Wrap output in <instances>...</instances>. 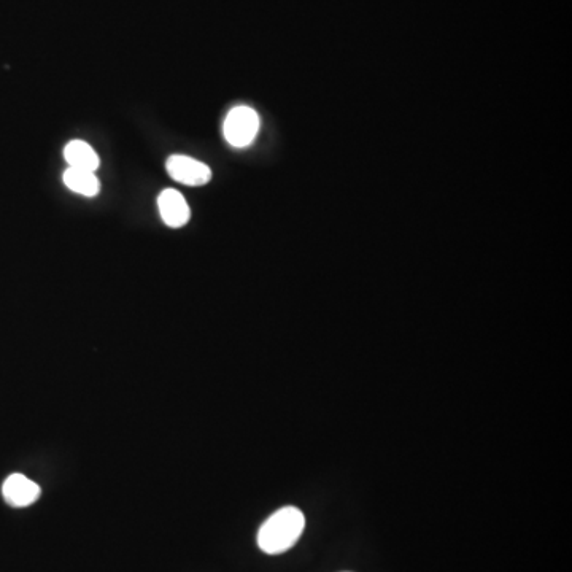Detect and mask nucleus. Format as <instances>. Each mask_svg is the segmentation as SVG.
<instances>
[{"label":"nucleus","mask_w":572,"mask_h":572,"mask_svg":"<svg viewBox=\"0 0 572 572\" xmlns=\"http://www.w3.org/2000/svg\"><path fill=\"white\" fill-rule=\"evenodd\" d=\"M306 528V517L298 507H282L267 518L259 528V549L269 555H280L290 550Z\"/></svg>","instance_id":"obj_1"},{"label":"nucleus","mask_w":572,"mask_h":572,"mask_svg":"<svg viewBox=\"0 0 572 572\" xmlns=\"http://www.w3.org/2000/svg\"><path fill=\"white\" fill-rule=\"evenodd\" d=\"M259 131V116L255 110L247 105H240L228 113L223 126L225 139L229 145L236 148H245L255 140Z\"/></svg>","instance_id":"obj_2"},{"label":"nucleus","mask_w":572,"mask_h":572,"mask_svg":"<svg viewBox=\"0 0 572 572\" xmlns=\"http://www.w3.org/2000/svg\"><path fill=\"white\" fill-rule=\"evenodd\" d=\"M166 169L175 182L186 186H204L212 180L210 167L190 156H171L167 159Z\"/></svg>","instance_id":"obj_3"},{"label":"nucleus","mask_w":572,"mask_h":572,"mask_svg":"<svg viewBox=\"0 0 572 572\" xmlns=\"http://www.w3.org/2000/svg\"><path fill=\"white\" fill-rule=\"evenodd\" d=\"M39 485L32 482L23 474H12L4 482L2 495L5 501L12 507H28L40 498Z\"/></svg>","instance_id":"obj_4"},{"label":"nucleus","mask_w":572,"mask_h":572,"mask_svg":"<svg viewBox=\"0 0 572 572\" xmlns=\"http://www.w3.org/2000/svg\"><path fill=\"white\" fill-rule=\"evenodd\" d=\"M159 213L164 223L171 228H182L190 221V207L186 204L182 193L167 188L158 198Z\"/></svg>","instance_id":"obj_5"},{"label":"nucleus","mask_w":572,"mask_h":572,"mask_svg":"<svg viewBox=\"0 0 572 572\" xmlns=\"http://www.w3.org/2000/svg\"><path fill=\"white\" fill-rule=\"evenodd\" d=\"M64 158L69 167L82 169V171L96 172L99 167V156L83 140H72L67 143V147L64 148Z\"/></svg>","instance_id":"obj_6"},{"label":"nucleus","mask_w":572,"mask_h":572,"mask_svg":"<svg viewBox=\"0 0 572 572\" xmlns=\"http://www.w3.org/2000/svg\"><path fill=\"white\" fill-rule=\"evenodd\" d=\"M62 180L70 191L82 194L86 198H94L101 190V183L97 180L94 172L82 171V169H75V167H69L64 172Z\"/></svg>","instance_id":"obj_7"}]
</instances>
